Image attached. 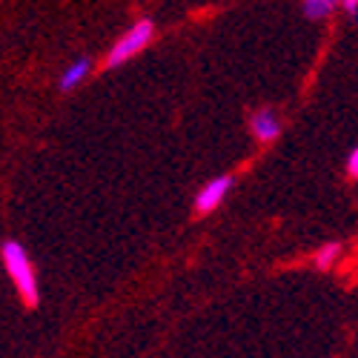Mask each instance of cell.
<instances>
[{
    "instance_id": "cell-4",
    "label": "cell",
    "mask_w": 358,
    "mask_h": 358,
    "mask_svg": "<svg viewBox=\"0 0 358 358\" xmlns=\"http://www.w3.org/2000/svg\"><path fill=\"white\" fill-rule=\"evenodd\" d=\"M250 129H252V135H255L261 143H270V141L278 138L281 124H278V117H275L273 109H258V112L250 117Z\"/></svg>"
},
{
    "instance_id": "cell-7",
    "label": "cell",
    "mask_w": 358,
    "mask_h": 358,
    "mask_svg": "<svg viewBox=\"0 0 358 358\" xmlns=\"http://www.w3.org/2000/svg\"><path fill=\"white\" fill-rule=\"evenodd\" d=\"M333 6H336V0H304V15L310 20H321L333 12Z\"/></svg>"
},
{
    "instance_id": "cell-5",
    "label": "cell",
    "mask_w": 358,
    "mask_h": 358,
    "mask_svg": "<svg viewBox=\"0 0 358 358\" xmlns=\"http://www.w3.org/2000/svg\"><path fill=\"white\" fill-rule=\"evenodd\" d=\"M89 69H92L89 57H78V61L69 69H64V75H61V83H57V86H61V92H72V89H78L86 80Z\"/></svg>"
},
{
    "instance_id": "cell-1",
    "label": "cell",
    "mask_w": 358,
    "mask_h": 358,
    "mask_svg": "<svg viewBox=\"0 0 358 358\" xmlns=\"http://www.w3.org/2000/svg\"><path fill=\"white\" fill-rule=\"evenodd\" d=\"M0 258H3V266H6L9 278L15 281L17 295L23 298V304L26 307H38L41 304V287H38L32 261H29L26 250L17 241H3V247H0Z\"/></svg>"
},
{
    "instance_id": "cell-2",
    "label": "cell",
    "mask_w": 358,
    "mask_h": 358,
    "mask_svg": "<svg viewBox=\"0 0 358 358\" xmlns=\"http://www.w3.org/2000/svg\"><path fill=\"white\" fill-rule=\"evenodd\" d=\"M152 35H155V23H152V20H138V23L129 29V32H127L121 41H117V43L109 49L103 66H106V69H117L121 64L132 61V57H135L138 52H143V49L149 46Z\"/></svg>"
},
{
    "instance_id": "cell-3",
    "label": "cell",
    "mask_w": 358,
    "mask_h": 358,
    "mask_svg": "<svg viewBox=\"0 0 358 358\" xmlns=\"http://www.w3.org/2000/svg\"><path fill=\"white\" fill-rule=\"evenodd\" d=\"M229 189H232V178L229 175L213 178V181L195 195V213L198 215H210L213 210H218V203L227 198Z\"/></svg>"
},
{
    "instance_id": "cell-6",
    "label": "cell",
    "mask_w": 358,
    "mask_h": 358,
    "mask_svg": "<svg viewBox=\"0 0 358 358\" xmlns=\"http://www.w3.org/2000/svg\"><path fill=\"white\" fill-rule=\"evenodd\" d=\"M341 258V244H336V241H327L318 252H315V266H318V270H330V266L336 264Z\"/></svg>"
},
{
    "instance_id": "cell-8",
    "label": "cell",
    "mask_w": 358,
    "mask_h": 358,
    "mask_svg": "<svg viewBox=\"0 0 358 358\" xmlns=\"http://www.w3.org/2000/svg\"><path fill=\"white\" fill-rule=\"evenodd\" d=\"M347 172H350V178H358V146L352 149V155L347 161Z\"/></svg>"
},
{
    "instance_id": "cell-9",
    "label": "cell",
    "mask_w": 358,
    "mask_h": 358,
    "mask_svg": "<svg viewBox=\"0 0 358 358\" xmlns=\"http://www.w3.org/2000/svg\"><path fill=\"white\" fill-rule=\"evenodd\" d=\"M341 3H344V9L350 15H358V0H341Z\"/></svg>"
}]
</instances>
